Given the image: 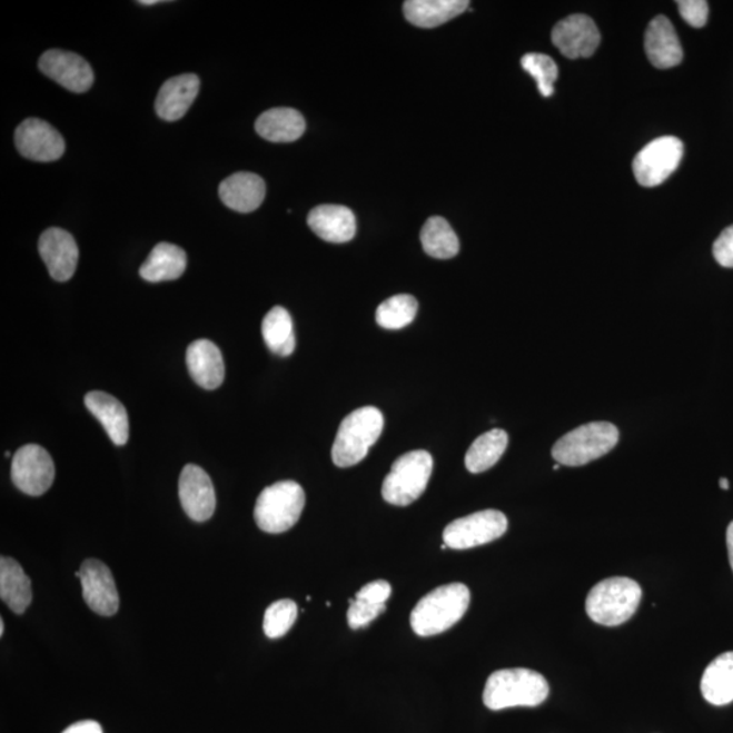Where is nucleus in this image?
Returning a JSON list of instances; mask_svg holds the SVG:
<instances>
[{"label": "nucleus", "mask_w": 733, "mask_h": 733, "mask_svg": "<svg viewBox=\"0 0 733 733\" xmlns=\"http://www.w3.org/2000/svg\"><path fill=\"white\" fill-rule=\"evenodd\" d=\"M549 695V683L537 671L508 668L495 671L486 681L484 704L491 711L535 707Z\"/></svg>", "instance_id": "nucleus-1"}, {"label": "nucleus", "mask_w": 733, "mask_h": 733, "mask_svg": "<svg viewBox=\"0 0 733 733\" xmlns=\"http://www.w3.org/2000/svg\"><path fill=\"white\" fill-rule=\"evenodd\" d=\"M470 605V591L465 584L440 585L425 595L410 614V625L417 636H436L464 617Z\"/></svg>", "instance_id": "nucleus-2"}, {"label": "nucleus", "mask_w": 733, "mask_h": 733, "mask_svg": "<svg viewBox=\"0 0 733 733\" xmlns=\"http://www.w3.org/2000/svg\"><path fill=\"white\" fill-rule=\"evenodd\" d=\"M385 418L374 406L356 409L344 418L331 448L333 464L350 467L367 457L369 448L379 439Z\"/></svg>", "instance_id": "nucleus-3"}, {"label": "nucleus", "mask_w": 733, "mask_h": 733, "mask_svg": "<svg viewBox=\"0 0 733 733\" xmlns=\"http://www.w3.org/2000/svg\"><path fill=\"white\" fill-rule=\"evenodd\" d=\"M643 590L630 577H610L597 583L585 601L588 617L603 626H618L636 614Z\"/></svg>", "instance_id": "nucleus-4"}, {"label": "nucleus", "mask_w": 733, "mask_h": 733, "mask_svg": "<svg viewBox=\"0 0 733 733\" xmlns=\"http://www.w3.org/2000/svg\"><path fill=\"white\" fill-rule=\"evenodd\" d=\"M620 430L614 424L595 422L564 435L552 449L557 464L571 467L584 466L606 454L618 445Z\"/></svg>", "instance_id": "nucleus-5"}, {"label": "nucleus", "mask_w": 733, "mask_h": 733, "mask_svg": "<svg viewBox=\"0 0 733 733\" xmlns=\"http://www.w3.org/2000/svg\"><path fill=\"white\" fill-rule=\"evenodd\" d=\"M305 504V491L298 483L280 482L270 485L257 498V526L269 534L286 533L297 525Z\"/></svg>", "instance_id": "nucleus-6"}, {"label": "nucleus", "mask_w": 733, "mask_h": 733, "mask_svg": "<svg viewBox=\"0 0 733 733\" xmlns=\"http://www.w3.org/2000/svg\"><path fill=\"white\" fill-rule=\"evenodd\" d=\"M433 470L434 458L428 452L406 453L394 462L382 486V496L392 505L406 507L427 489Z\"/></svg>", "instance_id": "nucleus-7"}, {"label": "nucleus", "mask_w": 733, "mask_h": 733, "mask_svg": "<svg viewBox=\"0 0 733 733\" xmlns=\"http://www.w3.org/2000/svg\"><path fill=\"white\" fill-rule=\"evenodd\" d=\"M507 528V516L501 511L485 509L449 523L443 541L449 549L466 551L502 538Z\"/></svg>", "instance_id": "nucleus-8"}, {"label": "nucleus", "mask_w": 733, "mask_h": 733, "mask_svg": "<svg viewBox=\"0 0 733 733\" xmlns=\"http://www.w3.org/2000/svg\"><path fill=\"white\" fill-rule=\"evenodd\" d=\"M683 143L675 137L652 140L633 161L634 177L642 187L653 188L663 184L680 166Z\"/></svg>", "instance_id": "nucleus-9"}, {"label": "nucleus", "mask_w": 733, "mask_h": 733, "mask_svg": "<svg viewBox=\"0 0 733 733\" xmlns=\"http://www.w3.org/2000/svg\"><path fill=\"white\" fill-rule=\"evenodd\" d=\"M12 483L29 496H41L51 488L55 465L51 455L39 445L18 449L11 462Z\"/></svg>", "instance_id": "nucleus-10"}, {"label": "nucleus", "mask_w": 733, "mask_h": 733, "mask_svg": "<svg viewBox=\"0 0 733 733\" xmlns=\"http://www.w3.org/2000/svg\"><path fill=\"white\" fill-rule=\"evenodd\" d=\"M16 146L21 156L36 162H53L63 157V137L47 121L28 119L18 126Z\"/></svg>", "instance_id": "nucleus-11"}, {"label": "nucleus", "mask_w": 733, "mask_h": 733, "mask_svg": "<svg viewBox=\"0 0 733 733\" xmlns=\"http://www.w3.org/2000/svg\"><path fill=\"white\" fill-rule=\"evenodd\" d=\"M83 600L92 612L103 617H112L119 612V593H117L112 572L100 559H86L79 571Z\"/></svg>", "instance_id": "nucleus-12"}, {"label": "nucleus", "mask_w": 733, "mask_h": 733, "mask_svg": "<svg viewBox=\"0 0 733 733\" xmlns=\"http://www.w3.org/2000/svg\"><path fill=\"white\" fill-rule=\"evenodd\" d=\"M552 41L565 58H590L601 44V33L590 17L575 14L566 17L554 27Z\"/></svg>", "instance_id": "nucleus-13"}, {"label": "nucleus", "mask_w": 733, "mask_h": 733, "mask_svg": "<svg viewBox=\"0 0 733 733\" xmlns=\"http://www.w3.org/2000/svg\"><path fill=\"white\" fill-rule=\"evenodd\" d=\"M42 73L72 92L88 91L95 82V72L88 61L73 52L49 49L39 61Z\"/></svg>", "instance_id": "nucleus-14"}, {"label": "nucleus", "mask_w": 733, "mask_h": 733, "mask_svg": "<svg viewBox=\"0 0 733 733\" xmlns=\"http://www.w3.org/2000/svg\"><path fill=\"white\" fill-rule=\"evenodd\" d=\"M178 495L185 513L195 522L211 519L217 508V496L208 474L201 467L189 464L184 467Z\"/></svg>", "instance_id": "nucleus-15"}, {"label": "nucleus", "mask_w": 733, "mask_h": 733, "mask_svg": "<svg viewBox=\"0 0 733 733\" xmlns=\"http://www.w3.org/2000/svg\"><path fill=\"white\" fill-rule=\"evenodd\" d=\"M39 251L55 280L67 281L76 274L79 249L70 232L58 227L46 230L40 237Z\"/></svg>", "instance_id": "nucleus-16"}, {"label": "nucleus", "mask_w": 733, "mask_h": 733, "mask_svg": "<svg viewBox=\"0 0 733 733\" xmlns=\"http://www.w3.org/2000/svg\"><path fill=\"white\" fill-rule=\"evenodd\" d=\"M645 52L656 69H673L682 63L683 49L673 23L667 17L657 16L645 33Z\"/></svg>", "instance_id": "nucleus-17"}, {"label": "nucleus", "mask_w": 733, "mask_h": 733, "mask_svg": "<svg viewBox=\"0 0 733 733\" xmlns=\"http://www.w3.org/2000/svg\"><path fill=\"white\" fill-rule=\"evenodd\" d=\"M200 90V79L195 73H184L168 79L158 92L157 115L166 121H177L187 115Z\"/></svg>", "instance_id": "nucleus-18"}, {"label": "nucleus", "mask_w": 733, "mask_h": 733, "mask_svg": "<svg viewBox=\"0 0 733 733\" xmlns=\"http://www.w3.org/2000/svg\"><path fill=\"white\" fill-rule=\"evenodd\" d=\"M267 187L255 172L239 171L227 177L219 187L220 200L232 211L248 214L263 205Z\"/></svg>", "instance_id": "nucleus-19"}, {"label": "nucleus", "mask_w": 733, "mask_h": 733, "mask_svg": "<svg viewBox=\"0 0 733 733\" xmlns=\"http://www.w3.org/2000/svg\"><path fill=\"white\" fill-rule=\"evenodd\" d=\"M187 365L190 377L206 390H215L225 382L224 355L217 344L197 340L189 345Z\"/></svg>", "instance_id": "nucleus-20"}, {"label": "nucleus", "mask_w": 733, "mask_h": 733, "mask_svg": "<svg viewBox=\"0 0 733 733\" xmlns=\"http://www.w3.org/2000/svg\"><path fill=\"white\" fill-rule=\"evenodd\" d=\"M307 224L319 238L330 244L349 242L356 234L355 215L344 206L324 205L314 208Z\"/></svg>", "instance_id": "nucleus-21"}, {"label": "nucleus", "mask_w": 733, "mask_h": 733, "mask_svg": "<svg viewBox=\"0 0 733 733\" xmlns=\"http://www.w3.org/2000/svg\"><path fill=\"white\" fill-rule=\"evenodd\" d=\"M86 408L102 424L116 446L127 445L129 437L128 415L119 399L103 392H91L85 397Z\"/></svg>", "instance_id": "nucleus-22"}, {"label": "nucleus", "mask_w": 733, "mask_h": 733, "mask_svg": "<svg viewBox=\"0 0 733 733\" xmlns=\"http://www.w3.org/2000/svg\"><path fill=\"white\" fill-rule=\"evenodd\" d=\"M467 0H408L404 14L415 27L429 29L454 20L469 9Z\"/></svg>", "instance_id": "nucleus-23"}, {"label": "nucleus", "mask_w": 733, "mask_h": 733, "mask_svg": "<svg viewBox=\"0 0 733 733\" xmlns=\"http://www.w3.org/2000/svg\"><path fill=\"white\" fill-rule=\"evenodd\" d=\"M256 131L274 143H291L306 131V121L298 110L275 108L264 112L256 121Z\"/></svg>", "instance_id": "nucleus-24"}, {"label": "nucleus", "mask_w": 733, "mask_h": 733, "mask_svg": "<svg viewBox=\"0 0 733 733\" xmlns=\"http://www.w3.org/2000/svg\"><path fill=\"white\" fill-rule=\"evenodd\" d=\"M187 264V252L176 245L162 242L151 250L139 274L141 279L150 283L177 280L184 275Z\"/></svg>", "instance_id": "nucleus-25"}, {"label": "nucleus", "mask_w": 733, "mask_h": 733, "mask_svg": "<svg viewBox=\"0 0 733 733\" xmlns=\"http://www.w3.org/2000/svg\"><path fill=\"white\" fill-rule=\"evenodd\" d=\"M0 597L12 613L23 614L32 603V584L20 563L0 558Z\"/></svg>", "instance_id": "nucleus-26"}, {"label": "nucleus", "mask_w": 733, "mask_h": 733, "mask_svg": "<svg viewBox=\"0 0 733 733\" xmlns=\"http://www.w3.org/2000/svg\"><path fill=\"white\" fill-rule=\"evenodd\" d=\"M701 692L712 705L733 702V652H725L707 665L701 680Z\"/></svg>", "instance_id": "nucleus-27"}, {"label": "nucleus", "mask_w": 733, "mask_h": 733, "mask_svg": "<svg viewBox=\"0 0 733 733\" xmlns=\"http://www.w3.org/2000/svg\"><path fill=\"white\" fill-rule=\"evenodd\" d=\"M508 447V435L503 429H492L476 440L467 449L466 469L473 474L484 473L495 466Z\"/></svg>", "instance_id": "nucleus-28"}, {"label": "nucleus", "mask_w": 733, "mask_h": 733, "mask_svg": "<svg viewBox=\"0 0 733 733\" xmlns=\"http://www.w3.org/2000/svg\"><path fill=\"white\" fill-rule=\"evenodd\" d=\"M261 330L270 353L283 357L293 355L297 347V338H295L293 318L285 307H274L265 316Z\"/></svg>", "instance_id": "nucleus-29"}, {"label": "nucleus", "mask_w": 733, "mask_h": 733, "mask_svg": "<svg viewBox=\"0 0 733 733\" xmlns=\"http://www.w3.org/2000/svg\"><path fill=\"white\" fill-rule=\"evenodd\" d=\"M420 238L424 251L439 260H448L459 252L457 234L445 218H429L423 227Z\"/></svg>", "instance_id": "nucleus-30"}, {"label": "nucleus", "mask_w": 733, "mask_h": 733, "mask_svg": "<svg viewBox=\"0 0 733 733\" xmlns=\"http://www.w3.org/2000/svg\"><path fill=\"white\" fill-rule=\"evenodd\" d=\"M418 304L412 295H396L386 299L378 307L375 318L380 328L389 330L404 329L416 318Z\"/></svg>", "instance_id": "nucleus-31"}, {"label": "nucleus", "mask_w": 733, "mask_h": 733, "mask_svg": "<svg viewBox=\"0 0 733 733\" xmlns=\"http://www.w3.org/2000/svg\"><path fill=\"white\" fill-rule=\"evenodd\" d=\"M298 618L297 603L281 600L273 603L264 615V633L269 638H280L291 631Z\"/></svg>", "instance_id": "nucleus-32"}, {"label": "nucleus", "mask_w": 733, "mask_h": 733, "mask_svg": "<svg viewBox=\"0 0 733 733\" xmlns=\"http://www.w3.org/2000/svg\"><path fill=\"white\" fill-rule=\"evenodd\" d=\"M522 67L537 82L542 97L554 95V82L558 78V67L554 60L544 53H527L522 58Z\"/></svg>", "instance_id": "nucleus-33"}, {"label": "nucleus", "mask_w": 733, "mask_h": 733, "mask_svg": "<svg viewBox=\"0 0 733 733\" xmlns=\"http://www.w3.org/2000/svg\"><path fill=\"white\" fill-rule=\"evenodd\" d=\"M348 625L350 630L357 631L368 626L377 620L382 613L386 612V605H372V603L359 600H349Z\"/></svg>", "instance_id": "nucleus-34"}, {"label": "nucleus", "mask_w": 733, "mask_h": 733, "mask_svg": "<svg viewBox=\"0 0 733 733\" xmlns=\"http://www.w3.org/2000/svg\"><path fill=\"white\" fill-rule=\"evenodd\" d=\"M676 4L683 20H685L690 27H705L707 16H710V4H707L705 0H680Z\"/></svg>", "instance_id": "nucleus-35"}, {"label": "nucleus", "mask_w": 733, "mask_h": 733, "mask_svg": "<svg viewBox=\"0 0 733 733\" xmlns=\"http://www.w3.org/2000/svg\"><path fill=\"white\" fill-rule=\"evenodd\" d=\"M390 595L392 585L386 581H377L366 584L355 597L356 600L372 603V605H386Z\"/></svg>", "instance_id": "nucleus-36"}, {"label": "nucleus", "mask_w": 733, "mask_h": 733, "mask_svg": "<svg viewBox=\"0 0 733 733\" xmlns=\"http://www.w3.org/2000/svg\"><path fill=\"white\" fill-rule=\"evenodd\" d=\"M713 256L724 268H733V225L725 229L713 245Z\"/></svg>", "instance_id": "nucleus-37"}, {"label": "nucleus", "mask_w": 733, "mask_h": 733, "mask_svg": "<svg viewBox=\"0 0 733 733\" xmlns=\"http://www.w3.org/2000/svg\"><path fill=\"white\" fill-rule=\"evenodd\" d=\"M63 733H103L102 726L92 720L72 724Z\"/></svg>", "instance_id": "nucleus-38"}, {"label": "nucleus", "mask_w": 733, "mask_h": 733, "mask_svg": "<svg viewBox=\"0 0 733 733\" xmlns=\"http://www.w3.org/2000/svg\"><path fill=\"white\" fill-rule=\"evenodd\" d=\"M726 547H729V557L733 571V522H731V525L726 528Z\"/></svg>", "instance_id": "nucleus-39"}, {"label": "nucleus", "mask_w": 733, "mask_h": 733, "mask_svg": "<svg viewBox=\"0 0 733 733\" xmlns=\"http://www.w3.org/2000/svg\"><path fill=\"white\" fill-rule=\"evenodd\" d=\"M720 488H722V489H724V491H729V489H730V482H729V479H726V478H722V479H720Z\"/></svg>", "instance_id": "nucleus-40"}, {"label": "nucleus", "mask_w": 733, "mask_h": 733, "mask_svg": "<svg viewBox=\"0 0 733 733\" xmlns=\"http://www.w3.org/2000/svg\"><path fill=\"white\" fill-rule=\"evenodd\" d=\"M138 3L143 4V6H151V4L162 3V2H161V0H140V2H138Z\"/></svg>", "instance_id": "nucleus-41"}, {"label": "nucleus", "mask_w": 733, "mask_h": 733, "mask_svg": "<svg viewBox=\"0 0 733 733\" xmlns=\"http://www.w3.org/2000/svg\"><path fill=\"white\" fill-rule=\"evenodd\" d=\"M3 634H4V622L2 620L0 621V636H3Z\"/></svg>", "instance_id": "nucleus-42"}, {"label": "nucleus", "mask_w": 733, "mask_h": 733, "mask_svg": "<svg viewBox=\"0 0 733 733\" xmlns=\"http://www.w3.org/2000/svg\"><path fill=\"white\" fill-rule=\"evenodd\" d=\"M559 466H562V465L557 464L556 466H554V470H558Z\"/></svg>", "instance_id": "nucleus-43"}, {"label": "nucleus", "mask_w": 733, "mask_h": 733, "mask_svg": "<svg viewBox=\"0 0 733 733\" xmlns=\"http://www.w3.org/2000/svg\"><path fill=\"white\" fill-rule=\"evenodd\" d=\"M6 457H8V458H10V457H11V454H10V452H8V453H6Z\"/></svg>", "instance_id": "nucleus-44"}]
</instances>
